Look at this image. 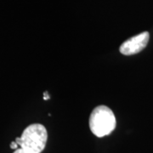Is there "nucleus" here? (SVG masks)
<instances>
[{"mask_svg": "<svg viewBox=\"0 0 153 153\" xmlns=\"http://www.w3.org/2000/svg\"><path fill=\"white\" fill-rule=\"evenodd\" d=\"M90 131L98 138L109 135L114 131L117 121L112 110L100 105L92 111L88 120Z\"/></svg>", "mask_w": 153, "mask_h": 153, "instance_id": "nucleus-2", "label": "nucleus"}, {"mask_svg": "<svg viewBox=\"0 0 153 153\" xmlns=\"http://www.w3.org/2000/svg\"><path fill=\"white\" fill-rule=\"evenodd\" d=\"M150 39V34L148 32H143L138 35L124 41L119 48L121 54L123 55H136L141 52L147 46Z\"/></svg>", "mask_w": 153, "mask_h": 153, "instance_id": "nucleus-3", "label": "nucleus"}, {"mask_svg": "<svg viewBox=\"0 0 153 153\" xmlns=\"http://www.w3.org/2000/svg\"><path fill=\"white\" fill-rule=\"evenodd\" d=\"M10 148L11 149H14V150H16L17 148H19V146H18V144L16 141H13L10 144Z\"/></svg>", "mask_w": 153, "mask_h": 153, "instance_id": "nucleus-5", "label": "nucleus"}, {"mask_svg": "<svg viewBox=\"0 0 153 153\" xmlns=\"http://www.w3.org/2000/svg\"><path fill=\"white\" fill-rule=\"evenodd\" d=\"M50 98V96H49V94H48V92H44V100H49Z\"/></svg>", "mask_w": 153, "mask_h": 153, "instance_id": "nucleus-6", "label": "nucleus"}, {"mask_svg": "<svg viewBox=\"0 0 153 153\" xmlns=\"http://www.w3.org/2000/svg\"><path fill=\"white\" fill-rule=\"evenodd\" d=\"M13 153H30L27 152V151H25L24 149H22V148H17L16 150H15V152Z\"/></svg>", "mask_w": 153, "mask_h": 153, "instance_id": "nucleus-4", "label": "nucleus"}, {"mask_svg": "<svg viewBox=\"0 0 153 153\" xmlns=\"http://www.w3.org/2000/svg\"><path fill=\"white\" fill-rule=\"evenodd\" d=\"M48 132L41 123H33L27 126L21 137L16 139L19 147L30 153H42L46 146Z\"/></svg>", "mask_w": 153, "mask_h": 153, "instance_id": "nucleus-1", "label": "nucleus"}]
</instances>
